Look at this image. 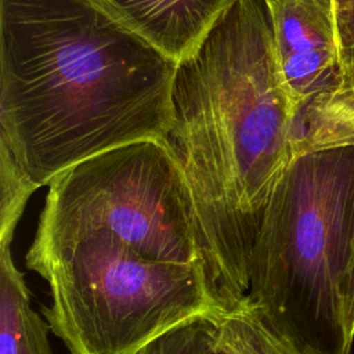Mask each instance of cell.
<instances>
[{
  "label": "cell",
  "mask_w": 354,
  "mask_h": 354,
  "mask_svg": "<svg viewBox=\"0 0 354 354\" xmlns=\"http://www.w3.org/2000/svg\"><path fill=\"white\" fill-rule=\"evenodd\" d=\"M176 65L104 0H0V145L40 188L115 147L167 141Z\"/></svg>",
  "instance_id": "1"
},
{
  "label": "cell",
  "mask_w": 354,
  "mask_h": 354,
  "mask_svg": "<svg viewBox=\"0 0 354 354\" xmlns=\"http://www.w3.org/2000/svg\"><path fill=\"white\" fill-rule=\"evenodd\" d=\"M297 112L266 0H234L177 61L167 141L191 191L209 286L227 311L248 296L252 252L293 156Z\"/></svg>",
  "instance_id": "2"
},
{
  "label": "cell",
  "mask_w": 354,
  "mask_h": 354,
  "mask_svg": "<svg viewBox=\"0 0 354 354\" xmlns=\"http://www.w3.org/2000/svg\"><path fill=\"white\" fill-rule=\"evenodd\" d=\"M354 145L295 155L268 199L249 270V301L301 354H350L347 275Z\"/></svg>",
  "instance_id": "3"
},
{
  "label": "cell",
  "mask_w": 354,
  "mask_h": 354,
  "mask_svg": "<svg viewBox=\"0 0 354 354\" xmlns=\"http://www.w3.org/2000/svg\"><path fill=\"white\" fill-rule=\"evenodd\" d=\"M25 264L48 285L43 317L68 354H138L185 322L227 314L201 264L152 260L106 236L33 239Z\"/></svg>",
  "instance_id": "4"
},
{
  "label": "cell",
  "mask_w": 354,
  "mask_h": 354,
  "mask_svg": "<svg viewBox=\"0 0 354 354\" xmlns=\"http://www.w3.org/2000/svg\"><path fill=\"white\" fill-rule=\"evenodd\" d=\"M87 235L116 239L152 260L203 267L191 191L169 141L115 147L50 181L33 239Z\"/></svg>",
  "instance_id": "5"
},
{
  "label": "cell",
  "mask_w": 354,
  "mask_h": 354,
  "mask_svg": "<svg viewBox=\"0 0 354 354\" xmlns=\"http://www.w3.org/2000/svg\"><path fill=\"white\" fill-rule=\"evenodd\" d=\"M270 7L279 69L300 108L337 86L340 58L332 14L318 0H281Z\"/></svg>",
  "instance_id": "6"
},
{
  "label": "cell",
  "mask_w": 354,
  "mask_h": 354,
  "mask_svg": "<svg viewBox=\"0 0 354 354\" xmlns=\"http://www.w3.org/2000/svg\"><path fill=\"white\" fill-rule=\"evenodd\" d=\"M129 26L178 61L234 0H104Z\"/></svg>",
  "instance_id": "7"
},
{
  "label": "cell",
  "mask_w": 354,
  "mask_h": 354,
  "mask_svg": "<svg viewBox=\"0 0 354 354\" xmlns=\"http://www.w3.org/2000/svg\"><path fill=\"white\" fill-rule=\"evenodd\" d=\"M354 145V58L340 68L337 86L299 108L293 156L306 151Z\"/></svg>",
  "instance_id": "8"
},
{
  "label": "cell",
  "mask_w": 354,
  "mask_h": 354,
  "mask_svg": "<svg viewBox=\"0 0 354 354\" xmlns=\"http://www.w3.org/2000/svg\"><path fill=\"white\" fill-rule=\"evenodd\" d=\"M29 290L11 248L0 249V354H24L30 319Z\"/></svg>",
  "instance_id": "9"
},
{
  "label": "cell",
  "mask_w": 354,
  "mask_h": 354,
  "mask_svg": "<svg viewBox=\"0 0 354 354\" xmlns=\"http://www.w3.org/2000/svg\"><path fill=\"white\" fill-rule=\"evenodd\" d=\"M217 337L231 354H301L274 333L246 300L218 321Z\"/></svg>",
  "instance_id": "10"
},
{
  "label": "cell",
  "mask_w": 354,
  "mask_h": 354,
  "mask_svg": "<svg viewBox=\"0 0 354 354\" xmlns=\"http://www.w3.org/2000/svg\"><path fill=\"white\" fill-rule=\"evenodd\" d=\"M36 189L39 187L0 145V249L11 248L15 228Z\"/></svg>",
  "instance_id": "11"
},
{
  "label": "cell",
  "mask_w": 354,
  "mask_h": 354,
  "mask_svg": "<svg viewBox=\"0 0 354 354\" xmlns=\"http://www.w3.org/2000/svg\"><path fill=\"white\" fill-rule=\"evenodd\" d=\"M217 322L201 318L165 333L138 354H206L217 339Z\"/></svg>",
  "instance_id": "12"
},
{
  "label": "cell",
  "mask_w": 354,
  "mask_h": 354,
  "mask_svg": "<svg viewBox=\"0 0 354 354\" xmlns=\"http://www.w3.org/2000/svg\"><path fill=\"white\" fill-rule=\"evenodd\" d=\"M340 68L354 58V0H344L333 15Z\"/></svg>",
  "instance_id": "13"
},
{
  "label": "cell",
  "mask_w": 354,
  "mask_h": 354,
  "mask_svg": "<svg viewBox=\"0 0 354 354\" xmlns=\"http://www.w3.org/2000/svg\"><path fill=\"white\" fill-rule=\"evenodd\" d=\"M48 330V324L35 311L30 319L28 342L24 354H53L47 337Z\"/></svg>",
  "instance_id": "14"
},
{
  "label": "cell",
  "mask_w": 354,
  "mask_h": 354,
  "mask_svg": "<svg viewBox=\"0 0 354 354\" xmlns=\"http://www.w3.org/2000/svg\"><path fill=\"white\" fill-rule=\"evenodd\" d=\"M346 324L350 337L354 340V225L351 238V252L347 275V296H346Z\"/></svg>",
  "instance_id": "15"
},
{
  "label": "cell",
  "mask_w": 354,
  "mask_h": 354,
  "mask_svg": "<svg viewBox=\"0 0 354 354\" xmlns=\"http://www.w3.org/2000/svg\"><path fill=\"white\" fill-rule=\"evenodd\" d=\"M206 354H231V353L223 346V343L217 337L216 342L212 344V347L207 350Z\"/></svg>",
  "instance_id": "16"
},
{
  "label": "cell",
  "mask_w": 354,
  "mask_h": 354,
  "mask_svg": "<svg viewBox=\"0 0 354 354\" xmlns=\"http://www.w3.org/2000/svg\"><path fill=\"white\" fill-rule=\"evenodd\" d=\"M266 1L271 6V4H275V3H278V1H281V0H266Z\"/></svg>",
  "instance_id": "17"
},
{
  "label": "cell",
  "mask_w": 354,
  "mask_h": 354,
  "mask_svg": "<svg viewBox=\"0 0 354 354\" xmlns=\"http://www.w3.org/2000/svg\"><path fill=\"white\" fill-rule=\"evenodd\" d=\"M318 1H319V3H322V4H324V6H326V7H328V8H329V6H328V3H326V1H325V0H318ZM329 10H330V8H329ZM330 14H332V12H330Z\"/></svg>",
  "instance_id": "18"
}]
</instances>
